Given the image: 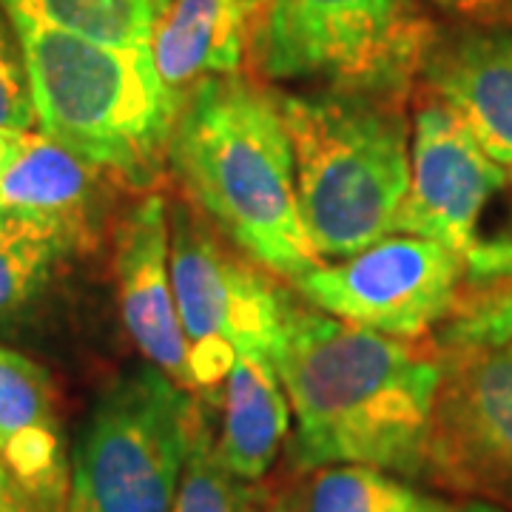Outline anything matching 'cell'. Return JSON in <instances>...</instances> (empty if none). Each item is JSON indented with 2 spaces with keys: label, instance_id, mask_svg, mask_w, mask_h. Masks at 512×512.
<instances>
[{
  "label": "cell",
  "instance_id": "obj_4",
  "mask_svg": "<svg viewBox=\"0 0 512 512\" xmlns=\"http://www.w3.org/2000/svg\"><path fill=\"white\" fill-rule=\"evenodd\" d=\"M296 163L299 211L322 259H345L393 234L410 185L404 100L379 94L279 92Z\"/></svg>",
  "mask_w": 512,
  "mask_h": 512
},
{
  "label": "cell",
  "instance_id": "obj_24",
  "mask_svg": "<svg viewBox=\"0 0 512 512\" xmlns=\"http://www.w3.org/2000/svg\"><path fill=\"white\" fill-rule=\"evenodd\" d=\"M0 512H43L0 458Z\"/></svg>",
  "mask_w": 512,
  "mask_h": 512
},
{
  "label": "cell",
  "instance_id": "obj_6",
  "mask_svg": "<svg viewBox=\"0 0 512 512\" xmlns=\"http://www.w3.org/2000/svg\"><path fill=\"white\" fill-rule=\"evenodd\" d=\"M200 419V399L154 365L117 376L74 444L69 512L174 510Z\"/></svg>",
  "mask_w": 512,
  "mask_h": 512
},
{
  "label": "cell",
  "instance_id": "obj_23",
  "mask_svg": "<svg viewBox=\"0 0 512 512\" xmlns=\"http://www.w3.org/2000/svg\"><path fill=\"white\" fill-rule=\"evenodd\" d=\"M464 26H512V0H427Z\"/></svg>",
  "mask_w": 512,
  "mask_h": 512
},
{
  "label": "cell",
  "instance_id": "obj_25",
  "mask_svg": "<svg viewBox=\"0 0 512 512\" xmlns=\"http://www.w3.org/2000/svg\"><path fill=\"white\" fill-rule=\"evenodd\" d=\"M29 131H6L0 128V177L6 174V168L15 163V157L20 154V148L26 143Z\"/></svg>",
  "mask_w": 512,
  "mask_h": 512
},
{
  "label": "cell",
  "instance_id": "obj_9",
  "mask_svg": "<svg viewBox=\"0 0 512 512\" xmlns=\"http://www.w3.org/2000/svg\"><path fill=\"white\" fill-rule=\"evenodd\" d=\"M427 476L461 493L512 498V339L441 353Z\"/></svg>",
  "mask_w": 512,
  "mask_h": 512
},
{
  "label": "cell",
  "instance_id": "obj_26",
  "mask_svg": "<svg viewBox=\"0 0 512 512\" xmlns=\"http://www.w3.org/2000/svg\"><path fill=\"white\" fill-rule=\"evenodd\" d=\"M268 0H239V6H242V12H245V18H254L256 12L265 6Z\"/></svg>",
  "mask_w": 512,
  "mask_h": 512
},
{
  "label": "cell",
  "instance_id": "obj_10",
  "mask_svg": "<svg viewBox=\"0 0 512 512\" xmlns=\"http://www.w3.org/2000/svg\"><path fill=\"white\" fill-rule=\"evenodd\" d=\"M504 183V165L478 146L470 128L441 100L421 92L413 117L410 185L393 234L436 239L464 259L470 274L484 248L478 222Z\"/></svg>",
  "mask_w": 512,
  "mask_h": 512
},
{
  "label": "cell",
  "instance_id": "obj_16",
  "mask_svg": "<svg viewBox=\"0 0 512 512\" xmlns=\"http://www.w3.org/2000/svg\"><path fill=\"white\" fill-rule=\"evenodd\" d=\"M222 399L217 450L239 481H259L271 470L291 430V402L274 362L237 356L225 376Z\"/></svg>",
  "mask_w": 512,
  "mask_h": 512
},
{
  "label": "cell",
  "instance_id": "obj_17",
  "mask_svg": "<svg viewBox=\"0 0 512 512\" xmlns=\"http://www.w3.org/2000/svg\"><path fill=\"white\" fill-rule=\"evenodd\" d=\"M311 473L299 512H461L379 467L330 464Z\"/></svg>",
  "mask_w": 512,
  "mask_h": 512
},
{
  "label": "cell",
  "instance_id": "obj_15",
  "mask_svg": "<svg viewBox=\"0 0 512 512\" xmlns=\"http://www.w3.org/2000/svg\"><path fill=\"white\" fill-rule=\"evenodd\" d=\"M248 18L239 0H171L157 12L151 57L180 103L202 80L237 74L245 60Z\"/></svg>",
  "mask_w": 512,
  "mask_h": 512
},
{
  "label": "cell",
  "instance_id": "obj_3",
  "mask_svg": "<svg viewBox=\"0 0 512 512\" xmlns=\"http://www.w3.org/2000/svg\"><path fill=\"white\" fill-rule=\"evenodd\" d=\"M40 134L134 191H154L168 168L180 100L157 74L151 46L126 49L9 18Z\"/></svg>",
  "mask_w": 512,
  "mask_h": 512
},
{
  "label": "cell",
  "instance_id": "obj_19",
  "mask_svg": "<svg viewBox=\"0 0 512 512\" xmlns=\"http://www.w3.org/2000/svg\"><path fill=\"white\" fill-rule=\"evenodd\" d=\"M69 251L23 222L0 220V319L29 305Z\"/></svg>",
  "mask_w": 512,
  "mask_h": 512
},
{
  "label": "cell",
  "instance_id": "obj_29",
  "mask_svg": "<svg viewBox=\"0 0 512 512\" xmlns=\"http://www.w3.org/2000/svg\"><path fill=\"white\" fill-rule=\"evenodd\" d=\"M510 239H512V234H510Z\"/></svg>",
  "mask_w": 512,
  "mask_h": 512
},
{
  "label": "cell",
  "instance_id": "obj_22",
  "mask_svg": "<svg viewBox=\"0 0 512 512\" xmlns=\"http://www.w3.org/2000/svg\"><path fill=\"white\" fill-rule=\"evenodd\" d=\"M35 103L26 80L23 57L18 60L12 43L0 29V128L6 131H32Z\"/></svg>",
  "mask_w": 512,
  "mask_h": 512
},
{
  "label": "cell",
  "instance_id": "obj_11",
  "mask_svg": "<svg viewBox=\"0 0 512 512\" xmlns=\"http://www.w3.org/2000/svg\"><path fill=\"white\" fill-rule=\"evenodd\" d=\"M117 302L131 342L148 365L194 396L188 342L171 282L168 202L160 191H146L114 228Z\"/></svg>",
  "mask_w": 512,
  "mask_h": 512
},
{
  "label": "cell",
  "instance_id": "obj_5",
  "mask_svg": "<svg viewBox=\"0 0 512 512\" xmlns=\"http://www.w3.org/2000/svg\"><path fill=\"white\" fill-rule=\"evenodd\" d=\"M248 20L245 55L262 80L404 103L436 40L421 0H268Z\"/></svg>",
  "mask_w": 512,
  "mask_h": 512
},
{
  "label": "cell",
  "instance_id": "obj_7",
  "mask_svg": "<svg viewBox=\"0 0 512 512\" xmlns=\"http://www.w3.org/2000/svg\"><path fill=\"white\" fill-rule=\"evenodd\" d=\"M168 234L194 396L214 402L237 356H274L291 299L228 251L191 202L168 205Z\"/></svg>",
  "mask_w": 512,
  "mask_h": 512
},
{
  "label": "cell",
  "instance_id": "obj_21",
  "mask_svg": "<svg viewBox=\"0 0 512 512\" xmlns=\"http://www.w3.org/2000/svg\"><path fill=\"white\" fill-rule=\"evenodd\" d=\"M512 339V276L478 293L458 299V308L444 322L441 348H481Z\"/></svg>",
  "mask_w": 512,
  "mask_h": 512
},
{
  "label": "cell",
  "instance_id": "obj_20",
  "mask_svg": "<svg viewBox=\"0 0 512 512\" xmlns=\"http://www.w3.org/2000/svg\"><path fill=\"white\" fill-rule=\"evenodd\" d=\"M222 461L205 416L194 430L171 512H248V493Z\"/></svg>",
  "mask_w": 512,
  "mask_h": 512
},
{
  "label": "cell",
  "instance_id": "obj_12",
  "mask_svg": "<svg viewBox=\"0 0 512 512\" xmlns=\"http://www.w3.org/2000/svg\"><path fill=\"white\" fill-rule=\"evenodd\" d=\"M106 171L46 134H26L15 163L0 177V220L23 222L55 237L69 256L94 251L103 237Z\"/></svg>",
  "mask_w": 512,
  "mask_h": 512
},
{
  "label": "cell",
  "instance_id": "obj_13",
  "mask_svg": "<svg viewBox=\"0 0 512 512\" xmlns=\"http://www.w3.org/2000/svg\"><path fill=\"white\" fill-rule=\"evenodd\" d=\"M419 80L495 163L512 165V26L436 32Z\"/></svg>",
  "mask_w": 512,
  "mask_h": 512
},
{
  "label": "cell",
  "instance_id": "obj_18",
  "mask_svg": "<svg viewBox=\"0 0 512 512\" xmlns=\"http://www.w3.org/2000/svg\"><path fill=\"white\" fill-rule=\"evenodd\" d=\"M9 18H26L106 46H151L157 0H0Z\"/></svg>",
  "mask_w": 512,
  "mask_h": 512
},
{
  "label": "cell",
  "instance_id": "obj_8",
  "mask_svg": "<svg viewBox=\"0 0 512 512\" xmlns=\"http://www.w3.org/2000/svg\"><path fill=\"white\" fill-rule=\"evenodd\" d=\"M464 279V259L447 245L387 234L339 265H316L293 285L311 308L339 322L413 342L453 316Z\"/></svg>",
  "mask_w": 512,
  "mask_h": 512
},
{
  "label": "cell",
  "instance_id": "obj_14",
  "mask_svg": "<svg viewBox=\"0 0 512 512\" xmlns=\"http://www.w3.org/2000/svg\"><path fill=\"white\" fill-rule=\"evenodd\" d=\"M0 458L43 512H69L72 456L52 376L0 345Z\"/></svg>",
  "mask_w": 512,
  "mask_h": 512
},
{
  "label": "cell",
  "instance_id": "obj_28",
  "mask_svg": "<svg viewBox=\"0 0 512 512\" xmlns=\"http://www.w3.org/2000/svg\"><path fill=\"white\" fill-rule=\"evenodd\" d=\"M171 0H157V9H163V6H168Z\"/></svg>",
  "mask_w": 512,
  "mask_h": 512
},
{
  "label": "cell",
  "instance_id": "obj_2",
  "mask_svg": "<svg viewBox=\"0 0 512 512\" xmlns=\"http://www.w3.org/2000/svg\"><path fill=\"white\" fill-rule=\"evenodd\" d=\"M168 171L217 234L259 268L296 282L322 265L299 211L279 100L259 80L220 74L185 94L171 128Z\"/></svg>",
  "mask_w": 512,
  "mask_h": 512
},
{
  "label": "cell",
  "instance_id": "obj_27",
  "mask_svg": "<svg viewBox=\"0 0 512 512\" xmlns=\"http://www.w3.org/2000/svg\"><path fill=\"white\" fill-rule=\"evenodd\" d=\"M251 512H288L285 504H262V507H254Z\"/></svg>",
  "mask_w": 512,
  "mask_h": 512
},
{
  "label": "cell",
  "instance_id": "obj_1",
  "mask_svg": "<svg viewBox=\"0 0 512 512\" xmlns=\"http://www.w3.org/2000/svg\"><path fill=\"white\" fill-rule=\"evenodd\" d=\"M271 362L296 419V470L367 464L427 476L441 356L291 302Z\"/></svg>",
  "mask_w": 512,
  "mask_h": 512
}]
</instances>
